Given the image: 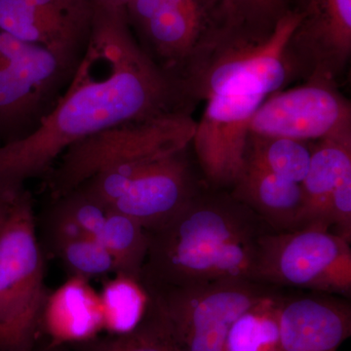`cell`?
Instances as JSON below:
<instances>
[{"instance_id":"19","label":"cell","mask_w":351,"mask_h":351,"mask_svg":"<svg viewBox=\"0 0 351 351\" xmlns=\"http://www.w3.org/2000/svg\"><path fill=\"white\" fill-rule=\"evenodd\" d=\"M308 142L250 133L245 163L287 180L302 184L311 163Z\"/></svg>"},{"instance_id":"8","label":"cell","mask_w":351,"mask_h":351,"mask_svg":"<svg viewBox=\"0 0 351 351\" xmlns=\"http://www.w3.org/2000/svg\"><path fill=\"white\" fill-rule=\"evenodd\" d=\"M253 280L277 289L302 288L348 298L350 241L316 226L265 233L258 246Z\"/></svg>"},{"instance_id":"9","label":"cell","mask_w":351,"mask_h":351,"mask_svg":"<svg viewBox=\"0 0 351 351\" xmlns=\"http://www.w3.org/2000/svg\"><path fill=\"white\" fill-rule=\"evenodd\" d=\"M250 132L302 142L350 133V101L336 83L308 80L267 96L252 117Z\"/></svg>"},{"instance_id":"2","label":"cell","mask_w":351,"mask_h":351,"mask_svg":"<svg viewBox=\"0 0 351 351\" xmlns=\"http://www.w3.org/2000/svg\"><path fill=\"white\" fill-rule=\"evenodd\" d=\"M269 232L230 191L203 186L172 218L147 232L141 281L182 287L253 280L260 241Z\"/></svg>"},{"instance_id":"1","label":"cell","mask_w":351,"mask_h":351,"mask_svg":"<svg viewBox=\"0 0 351 351\" xmlns=\"http://www.w3.org/2000/svg\"><path fill=\"white\" fill-rule=\"evenodd\" d=\"M191 105L181 83L138 44L126 10L94 3L89 38L71 82L24 137L0 147V199L46 176L71 145L113 128L178 112Z\"/></svg>"},{"instance_id":"29","label":"cell","mask_w":351,"mask_h":351,"mask_svg":"<svg viewBox=\"0 0 351 351\" xmlns=\"http://www.w3.org/2000/svg\"><path fill=\"white\" fill-rule=\"evenodd\" d=\"M9 204H10V201L0 199V226L2 225L4 219H5L7 211H8Z\"/></svg>"},{"instance_id":"18","label":"cell","mask_w":351,"mask_h":351,"mask_svg":"<svg viewBox=\"0 0 351 351\" xmlns=\"http://www.w3.org/2000/svg\"><path fill=\"white\" fill-rule=\"evenodd\" d=\"M283 299L274 293L240 315L228 331L223 351H280L279 314Z\"/></svg>"},{"instance_id":"10","label":"cell","mask_w":351,"mask_h":351,"mask_svg":"<svg viewBox=\"0 0 351 351\" xmlns=\"http://www.w3.org/2000/svg\"><path fill=\"white\" fill-rule=\"evenodd\" d=\"M262 95H215L207 99L191 144L207 186L230 189L245 166L254 113Z\"/></svg>"},{"instance_id":"21","label":"cell","mask_w":351,"mask_h":351,"mask_svg":"<svg viewBox=\"0 0 351 351\" xmlns=\"http://www.w3.org/2000/svg\"><path fill=\"white\" fill-rule=\"evenodd\" d=\"M112 256L114 274L141 280L149 234L135 219L119 212H108L98 237Z\"/></svg>"},{"instance_id":"5","label":"cell","mask_w":351,"mask_h":351,"mask_svg":"<svg viewBox=\"0 0 351 351\" xmlns=\"http://www.w3.org/2000/svg\"><path fill=\"white\" fill-rule=\"evenodd\" d=\"M196 122L189 112L108 129L71 145L48 173L53 199L61 197L106 168L157 160L191 147Z\"/></svg>"},{"instance_id":"12","label":"cell","mask_w":351,"mask_h":351,"mask_svg":"<svg viewBox=\"0 0 351 351\" xmlns=\"http://www.w3.org/2000/svg\"><path fill=\"white\" fill-rule=\"evenodd\" d=\"M188 149L152 163L110 211L130 217L147 232L172 218L203 186L189 160Z\"/></svg>"},{"instance_id":"4","label":"cell","mask_w":351,"mask_h":351,"mask_svg":"<svg viewBox=\"0 0 351 351\" xmlns=\"http://www.w3.org/2000/svg\"><path fill=\"white\" fill-rule=\"evenodd\" d=\"M48 295L34 204L25 189L10 200L0 226V350L38 345Z\"/></svg>"},{"instance_id":"7","label":"cell","mask_w":351,"mask_h":351,"mask_svg":"<svg viewBox=\"0 0 351 351\" xmlns=\"http://www.w3.org/2000/svg\"><path fill=\"white\" fill-rule=\"evenodd\" d=\"M82 54L25 43L0 31V131L8 134L7 142L38 126L68 86Z\"/></svg>"},{"instance_id":"14","label":"cell","mask_w":351,"mask_h":351,"mask_svg":"<svg viewBox=\"0 0 351 351\" xmlns=\"http://www.w3.org/2000/svg\"><path fill=\"white\" fill-rule=\"evenodd\" d=\"M230 193L252 210L271 232L297 230L304 212L301 184L281 179L245 163Z\"/></svg>"},{"instance_id":"16","label":"cell","mask_w":351,"mask_h":351,"mask_svg":"<svg viewBox=\"0 0 351 351\" xmlns=\"http://www.w3.org/2000/svg\"><path fill=\"white\" fill-rule=\"evenodd\" d=\"M91 23L69 19L23 0H0V31L25 43L83 52Z\"/></svg>"},{"instance_id":"17","label":"cell","mask_w":351,"mask_h":351,"mask_svg":"<svg viewBox=\"0 0 351 351\" xmlns=\"http://www.w3.org/2000/svg\"><path fill=\"white\" fill-rule=\"evenodd\" d=\"M348 174H351V132L316 141L311 147L308 171L301 184L304 212L299 228H325L323 218L330 197Z\"/></svg>"},{"instance_id":"24","label":"cell","mask_w":351,"mask_h":351,"mask_svg":"<svg viewBox=\"0 0 351 351\" xmlns=\"http://www.w3.org/2000/svg\"><path fill=\"white\" fill-rule=\"evenodd\" d=\"M52 250L69 270V276L89 280L113 272L112 256L97 237H78L64 240L52 246Z\"/></svg>"},{"instance_id":"15","label":"cell","mask_w":351,"mask_h":351,"mask_svg":"<svg viewBox=\"0 0 351 351\" xmlns=\"http://www.w3.org/2000/svg\"><path fill=\"white\" fill-rule=\"evenodd\" d=\"M104 328L100 295L87 279L69 276L49 292L43 316V329L54 343L71 345L97 337Z\"/></svg>"},{"instance_id":"20","label":"cell","mask_w":351,"mask_h":351,"mask_svg":"<svg viewBox=\"0 0 351 351\" xmlns=\"http://www.w3.org/2000/svg\"><path fill=\"white\" fill-rule=\"evenodd\" d=\"M54 200L47 223L51 247L73 237H98L110 212L107 207L80 189Z\"/></svg>"},{"instance_id":"22","label":"cell","mask_w":351,"mask_h":351,"mask_svg":"<svg viewBox=\"0 0 351 351\" xmlns=\"http://www.w3.org/2000/svg\"><path fill=\"white\" fill-rule=\"evenodd\" d=\"M100 295L104 327L112 335L135 329L144 318L149 297L142 281L115 274L103 286Z\"/></svg>"},{"instance_id":"26","label":"cell","mask_w":351,"mask_h":351,"mask_svg":"<svg viewBox=\"0 0 351 351\" xmlns=\"http://www.w3.org/2000/svg\"><path fill=\"white\" fill-rule=\"evenodd\" d=\"M323 225L351 242V174L346 176L332 193Z\"/></svg>"},{"instance_id":"6","label":"cell","mask_w":351,"mask_h":351,"mask_svg":"<svg viewBox=\"0 0 351 351\" xmlns=\"http://www.w3.org/2000/svg\"><path fill=\"white\" fill-rule=\"evenodd\" d=\"M149 304L181 351H223L234 321L277 288L250 279L147 286Z\"/></svg>"},{"instance_id":"11","label":"cell","mask_w":351,"mask_h":351,"mask_svg":"<svg viewBox=\"0 0 351 351\" xmlns=\"http://www.w3.org/2000/svg\"><path fill=\"white\" fill-rule=\"evenodd\" d=\"M301 20L289 43L295 73L336 83L351 55V0H291Z\"/></svg>"},{"instance_id":"23","label":"cell","mask_w":351,"mask_h":351,"mask_svg":"<svg viewBox=\"0 0 351 351\" xmlns=\"http://www.w3.org/2000/svg\"><path fill=\"white\" fill-rule=\"evenodd\" d=\"M69 346L71 351H181L149 301L144 318L132 331L97 336Z\"/></svg>"},{"instance_id":"28","label":"cell","mask_w":351,"mask_h":351,"mask_svg":"<svg viewBox=\"0 0 351 351\" xmlns=\"http://www.w3.org/2000/svg\"><path fill=\"white\" fill-rule=\"evenodd\" d=\"M92 1H93V3L101 4V5L126 9L127 5L130 3L131 0H92Z\"/></svg>"},{"instance_id":"25","label":"cell","mask_w":351,"mask_h":351,"mask_svg":"<svg viewBox=\"0 0 351 351\" xmlns=\"http://www.w3.org/2000/svg\"><path fill=\"white\" fill-rule=\"evenodd\" d=\"M240 29L267 36L291 9V0H223Z\"/></svg>"},{"instance_id":"27","label":"cell","mask_w":351,"mask_h":351,"mask_svg":"<svg viewBox=\"0 0 351 351\" xmlns=\"http://www.w3.org/2000/svg\"><path fill=\"white\" fill-rule=\"evenodd\" d=\"M0 351H10V350H1ZM27 351H71L69 345H63V343H54L50 341L48 345L40 346L36 345L34 348Z\"/></svg>"},{"instance_id":"13","label":"cell","mask_w":351,"mask_h":351,"mask_svg":"<svg viewBox=\"0 0 351 351\" xmlns=\"http://www.w3.org/2000/svg\"><path fill=\"white\" fill-rule=\"evenodd\" d=\"M351 334L346 298L313 292L284 298L279 314L280 351H338Z\"/></svg>"},{"instance_id":"3","label":"cell","mask_w":351,"mask_h":351,"mask_svg":"<svg viewBox=\"0 0 351 351\" xmlns=\"http://www.w3.org/2000/svg\"><path fill=\"white\" fill-rule=\"evenodd\" d=\"M301 20L290 9L267 36L234 29L207 51L182 75L189 101L215 95H269L280 91L295 75L289 43Z\"/></svg>"}]
</instances>
